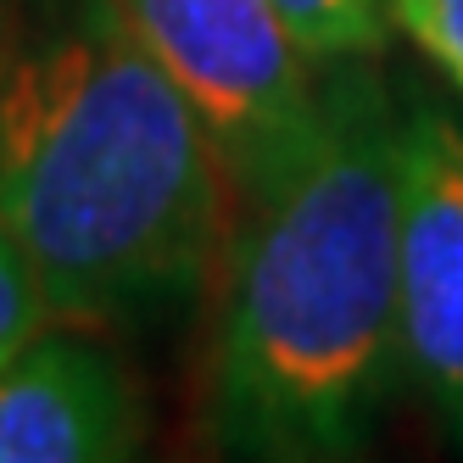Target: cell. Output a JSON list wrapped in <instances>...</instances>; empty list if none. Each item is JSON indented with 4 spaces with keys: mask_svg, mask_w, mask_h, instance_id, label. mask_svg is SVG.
<instances>
[{
    "mask_svg": "<svg viewBox=\"0 0 463 463\" xmlns=\"http://www.w3.org/2000/svg\"><path fill=\"white\" fill-rule=\"evenodd\" d=\"M0 223L79 329L174 318L229 262V156L118 0H73L17 56Z\"/></svg>",
    "mask_w": 463,
    "mask_h": 463,
    "instance_id": "6da1fadb",
    "label": "cell"
},
{
    "mask_svg": "<svg viewBox=\"0 0 463 463\" xmlns=\"http://www.w3.org/2000/svg\"><path fill=\"white\" fill-rule=\"evenodd\" d=\"M402 118L374 73L324 90L318 135L241 202L213 430L246 458H352L402 363Z\"/></svg>",
    "mask_w": 463,
    "mask_h": 463,
    "instance_id": "7a4b0ae2",
    "label": "cell"
},
{
    "mask_svg": "<svg viewBox=\"0 0 463 463\" xmlns=\"http://www.w3.org/2000/svg\"><path fill=\"white\" fill-rule=\"evenodd\" d=\"M151 56L213 128L241 202L307 151L324 118L318 61L274 0H118Z\"/></svg>",
    "mask_w": 463,
    "mask_h": 463,
    "instance_id": "3957f363",
    "label": "cell"
},
{
    "mask_svg": "<svg viewBox=\"0 0 463 463\" xmlns=\"http://www.w3.org/2000/svg\"><path fill=\"white\" fill-rule=\"evenodd\" d=\"M402 363L463 430V128L413 107L402 118Z\"/></svg>",
    "mask_w": 463,
    "mask_h": 463,
    "instance_id": "277c9868",
    "label": "cell"
},
{
    "mask_svg": "<svg viewBox=\"0 0 463 463\" xmlns=\"http://www.w3.org/2000/svg\"><path fill=\"white\" fill-rule=\"evenodd\" d=\"M135 441V391L90 329L51 324L0 363V463H112Z\"/></svg>",
    "mask_w": 463,
    "mask_h": 463,
    "instance_id": "5b68a950",
    "label": "cell"
},
{
    "mask_svg": "<svg viewBox=\"0 0 463 463\" xmlns=\"http://www.w3.org/2000/svg\"><path fill=\"white\" fill-rule=\"evenodd\" d=\"M313 61H363L391 34V0H274Z\"/></svg>",
    "mask_w": 463,
    "mask_h": 463,
    "instance_id": "8992f818",
    "label": "cell"
},
{
    "mask_svg": "<svg viewBox=\"0 0 463 463\" xmlns=\"http://www.w3.org/2000/svg\"><path fill=\"white\" fill-rule=\"evenodd\" d=\"M56 318H51V302L40 290V274L34 262L23 257L17 235L0 223V363H12L34 335H45Z\"/></svg>",
    "mask_w": 463,
    "mask_h": 463,
    "instance_id": "52a82bcc",
    "label": "cell"
},
{
    "mask_svg": "<svg viewBox=\"0 0 463 463\" xmlns=\"http://www.w3.org/2000/svg\"><path fill=\"white\" fill-rule=\"evenodd\" d=\"M391 23L463 90V0H391Z\"/></svg>",
    "mask_w": 463,
    "mask_h": 463,
    "instance_id": "ba28073f",
    "label": "cell"
},
{
    "mask_svg": "<svg viewBox=\"0 0 463 463\" xmlns=\"http://www.w3.org/2000/svg\"><path fill=\"white\" fill-rule=\"evenodd\" d=\"M17 56H23V40H17V23H12V0H0V128H6V101H12Z\"/></svg>",
    "mask_w": 463,
    "mask_h": 463,
    "instance_id": "9c48e42d",
    "label": "cell"
}]
</instances>
